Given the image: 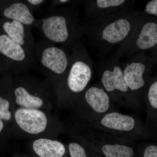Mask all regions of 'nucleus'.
I'll use <instances>...</instances> for the list:
<instances>
[{"mask_svg": "<svg viewBox=\"0 0 157 157\" xmlns=\"http://www.w3.org/2000/svg\"><path fill=\"white\" fill-rule=\"evenodd\" d=\"M141 14L132 8L91 20H82L83 35L104 56L129 38Z\"/></svg>", "mask_w": 157, "mask_h": 157, "instance_id": "f257e3e1", "label": "nucleus"}, {"mask_svg": "<svg viewBox=\"0 0 157 157\" xmlns=\"http://www.w3.org/2000/svg\"><path fill=\"white\" fill-rule=\"evenodd\" d=\"M81 1L58 8L49 7L43 17L36 20L34 26L39 30L43 39L55 45L59 44L70 52L82 46L83 35L78 6Z\"/></svg>", "mask_w": 157, "mask_h": 157, "instance_id": "f03ea898", "label": "nucleus"}, {"mask_svg": "<svg viewBox=\"0 0 157 157\" xmlns=\"http://www.w3.org/2000/svg\"><path fill=\"white\" fill-rule=\"evenodd\" d=\"M12 120L19 137L29 140L40 137L56 138L66 131L61 121L48 110L16 107Z\"/></svg>", "mask_w": 157, "mask_h": 157, "instance_id": "7ed1b4c3", "label": "nucleus"}, {"mask_svg": "<svg viewBox=\"0 0 157 157\" xmlns=\"http://www.w3.org/2000/svg\"><path fill=\"white\" fill-rule=\"evenodd\" d=\"M94 63L86 48L82 45L71 55V61L64 84L57 97L58 108L70 107L89 87L94 73Z\"/></svg>", "mask_w": 157, "mask_h": 157, "instance_id": "20e7f679", "label": "nucleus"}, {"mask_svg": "<svg viewBox=\"0 0 157 157\" xmlns=\"http://www.w3.org/2000/svg\"><path fill=\"white\" fill-rule=\"evenodd\" d=\"M14 103L16 107L50 111L56 97L50 82L25 73L16 77L13 84Z\"/></svg>", "mask_w": 157, "mask_h": 157, "instance_id": "39448f33", "label": "nucleus"}, {"mask_svg": "<svg viewBox=\"0 0 157 157\" xmlns=\"http://www.w3.org/2000/svg\"><path fill=\"white\" fill-rule=\"evenodd\" d=\"M72 53L66 48L57 46L43 38L36 42V61L45 78L53 87L56 99L64 84Z\"/></svg>", "mask_w": 157, "mask_h": 157, "instance_id": "423d86ee", "label": "nucleus"}, {"mask_svg": "<svg viewBox=\"0 0 157 157\" xmlns=\"http://www.w3.org/2000/svg\"><path fill=\"white\" fill-rule=\"evenodd\" d=\"M157 46V19L142 13L129 38L122 43L114 55L128 58L135 54L152 50Z\"/></svg>", "mask_w": 157, "mask_h": 157, "instance_id": "0eeeda50", "label": "nucleus"}, {"mask_svg": "<svg viewBox=\"0 0 157 157\" xmlns=\"http://www.w3.org/2000/svg\"><path fill=\"white\" fill-rule=\"evenodd\" d=\"M98 73L102 87L110 98L134 100L135 97L126 83L122 63L115 55L102 59L99 63Z\"/></svg>", "mask_w": 157, "mask_h": 157, "instance_id": "6e6552de", "label": "nucleus"}, {"mask_svg": "<svg viewBox=\"0 0 157 157\" xmlns=\"http://www.w3.org/2000/svg\"><path fill=\"white\" fill-rule=\"evenodd\" d=\"M155 61L145 54H135L122 63L124 78L130 90L136 97V93L146 88L147 75Z\"/></svg>", "mask_w": 157, "mask_h": 157, "instance_id": "1a4fd4ad", "label": "nucleus"}, {"mask_svg": "<svg viewBox=\"0 0 157 157\" xmlns=\"http://www.w3.org/2000/svg\"><path fill=\"white\" fill-rule=\"evenodd\" d=\"M110 97L102 86H89L70 107L75 109L80 119L84 121L92 113L104 114L110 107Z\"/></svg>", "mask_w": 157, "mask_h": 157, "instance_id": "9d476101", "label": "nucleus"}, {"mask_svg": "<svg viewBox=\"0 0 157 157\" xmlns=\"http://www.w3.org/2000/svg\"><path fill=\"white\" fill-rule=\"evenodd\" d=\"M2 30L11 39L25 50L31 60L36 65V42L31 27L15 20L9 19L2 22Z\"/></svg>", "mask_w": 157, "mask_h": 157, "instance_id": "9b49d317", "label": "nucleus"}, {"mask_svg": "<svg viewBox=\"0 0 157 157\" xmlns=\"http://www.w3.org/2000/svg\"><path fill=\"white\" fill-rule=\"evenodd\" d=\"M0 54L14 63L17 73H27L36 66L22 46L5 33L0 34Z\"/></svg>", "mask_w": 157, "mask_h": 157, "instance_id": "f8f14e48", "label": "nucleus"}, {"mask_svg": "<svg viewBox=\"0 0 157 157\" xmlns=\"http://www.w3.org/2000/svg\"><path fill=\"white\" fill-rule=\"evenodd\" d=\"M136 2L129 0H87L82 1L84 15L82 21L91 20L129 9Z\"/></svg>", "mask_w": 157, "mask_h": 157, "instance_id": "ddd939ff", "label": "nucleus"}, {"mask_svg": "<svg viewBox=\"0 0 157 157\" xmlns=\"http://www.w3.org/2000/svg\"><path fill=\"white\" fill-rule=\"evenodd\" d=\"M31 150L38 157H64L67 147L62 141L53 137H40L29 140Z\"/></svg>", "mask_w": 157, "mask_h": 157, "instance_id": "4468645a", "label": "nucleus"}, {"mask_svg": "<svg viewBox=\"0 0 157 157\" xmlns=\"http://www.w3.org/2000/svg\"><path fill=\"white\" fill-rule=\"evenodd\" d=\"M2 14L7 19L16 21L30 27L35 25L36 20L25 0L10 3L3 9Z\"/></svg>", "mask_w": 157, "mask_h": 157, "instance_id": "2eb2a0df", "label": "nucleus"}, {"mask_svg": "<svg viewBox=\"0 0 157 157\" xmlns=\"http://www.w3.org/2000/svg\"><path fill=\"white\" fill-rule=\"evenodd\" d=\"M102 127L114 132H128L135 128L136 121L133 117L117 112L104 115L100 121Z\"/></svg>", "mask_w": 157, "mask_h": 157, "instance_id": "dca6fc26", "label": "nucleus"}, {"mask_svg": "<svg viewBox=\"0 0 157 157\" xmlns=\"http://www.w3.org/2000/svg\"><path fill=\"white\" fill-rule=\"evenodd\" d=\"M106 157H134L133 148L119 144H106L101 148Z\"/></svg>", "mask_w": 157, "mask_h": 157, "instance_id": "f3484780", "label": "nucleus"}, {"mask_svg": "<svg viewBox=\"0 0 157 157\" xmlns=\"http://www.w3.org/2000/svg\"><path fill=\"white\" fill-rule=\"evenodd\" d=\"M11 101H14V100L0 95V120L4 122H10L12 120L14 111L11 108L12 104H14Z\"/></svg>", "mask_w": 157, "mask_h": 157, "instance_id": "a211bd4d", "label": "nucleus"}, {"mask_svg": "<svg viewBox=\"0 0 157 157\" xmlns=\"http://www.w3.org/2000/svg\"><path fill=\"white\" fill-rule=\"evenodd\" d=\"M146 88L147 103L152 109L157 110V78L148 82Z\"/></svg>", "mask_w": 157, "mask_h": 157, "instance_id": "6ab92c4d", "label": "nucleus"}, {"mask_svg": "<svg viewBox=\"0 0 157 157\" xmlns=\"http://www.w3.org/2000/svg\"><path fill=\"white\" fill-rule=\"evenodd\" d=\"M67 148L71 157H88L84 145L80 140L70 141Z\"/></svg>", "mask_w": 157, "mask_h": 157, "instance_id": "aec40b11", "label": "nucleus"}, {"mask_svg": "<svg viewBox=\"0 0 157 157\" xmlns=\"http://www.w3.org/2000/svg\"><path fill=\"white\" fill-rule=\"evenodd\" d=\"M144 14L151 17H157V0H151L147 3Z\"/></svg>", "mask_w": 157, "mask_h": 157, "instance_id": "412c9836", "label": "nucleus"}, {"mask_svg": "<svg viewBox=\"0 0 157 157\" xmlns=\"http://www.w3.org/2000/svg\"><path fill=\"white\" fill-rule=\"evenodd\" d=\"M25 1L33 13L42 8L48 2L45 0H25Z\"/></svg>", "mask_w": 157, "mask_h": 157, "instance_id": "4be33fe9", "label": "nucleus"}, {"mask_svg": "<svg viewBox=\"0 0 157 157\" xmlns=\"http://www.w3.org/2000/svg\"><path fill=\"white\" fill-rule=\"evenodd\" d=\"M144 157H157V146L150 145L145 148Z\"/></svg>", "mask_w": 157, "mask_h": 157, "instance_id": "5701e85b", "label": "nucleus"}, {"mask_svg": "<svg viewBox=\"0 0 157 157\" xmlns=\"http://www.w3.org/2000/svg\"><path fill=\"white\" fill-rule=\"evenodd\" d=\"M74 1L71 0H52L51 1L50 7L52 8H58L71 4Z\"/></svg>", "mask_w": 157, "mask_h": 157, "instance_id": "b1692460", "label": "nucleus"}, {"mask_svg": "<svg viewBox=\"0 0 157 157\" xmlns=\"http://www.w3.org/2000/svg\"><path fill=\"white\" fill-rule=\"evenodd\" d=\"M153 54L152 58L154 59L155 62H157V46L151 51Z\"/></svg>", "mask_w": 157, "mask_h": 157, "instance_id": "393cba45", "label": "nucleus"}, {"mask_svg": "<svg viewBox=\"0 0 157 157\" xmlns=\"http://www.w3.org/2000/svg\"><path fill=\"white\" fill-rule=\"evenodd\" d=\"M5 128V122L0 120V134L3 132Z\"/></svg>", "mask_w": 157, "mask_h": 157, "instance_id": "a878e982", "label": "nucleus"}]
</instances>
